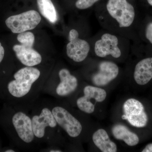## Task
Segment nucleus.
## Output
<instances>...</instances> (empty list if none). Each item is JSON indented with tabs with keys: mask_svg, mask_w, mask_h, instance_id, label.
I'll return each instance as SVG.
<instances>
[{
	"mask_svg": "<svg viewBox=\"0 0 152 152\" xmlns=\"http://www.w3.org/2000/svg\"><path fill=\"white\" fill-rule=\"evenodd\" d=\"M83 93V97L89 101L91 99H94L96 102H101L105 99L107 96V93L104 90L92 86L85 87Z\"/></svg>",
	"mask_w": 152,
	"mask_h": 152,
	"instance_id": "nucleus-17",
	"label": "nucleus"
},
{
	"mask_svg": "<svg viewBox=\"0 0 152 152\" xmlns=\"http://www.w3.org/2000/svg\"><path fill=\"white\" fill-rule=\"evenodd\" d=\"M92 139L96 146L102 152H117L116 145L110 140L107 133L104 130L99 129L96 131L93 134Z\"/></svg>",
	"mask_w": 152,
	"mask_h": 152,
	"instance_id": "nucleus-15",
	"label": "nucleus"
},
{
	"mask_svg": "<svg viewBox=\"0 0 152 152\" xmlns=\"http://www.w3.org/2000/svg\"><path fill=\"white\" fill-rule=\"evenodd\" d=\"M60 82L55 87L56 95L59 96L64 97L74 92L77 88L78 80L66 69L60 70L58 73Z\"/></svg>",
	"mask_w": 152,
	"mask_h": 152,
	"instance_id": "nucleus-12",
	"label": "nucleus"
},
{
	"mask_svg": "<svg viewBox=\"0 0 152 152\" xmlns=\"http://www.w3.org/2000/svg\"><path fill=\"white\" fill-rule=\"evenodd\" d=\"M79 33L75 29L69 33V42L66 46V53L69 58L76 62L84 61L89 53L91 47L86 41L79 38Z\"/></svg>",
	"mask_w": 152,
	"mask_h": 152,
	"instance_id": "nucleus-9",
	"label": "nucleus"
},
{
	"mask_svg": "<svg viewBox=\"0 0 152 152\" xmlns=\"http://www.w3.org/2000/svg\"><path fill=\"white\" fill-rule=\"evenodd\" d=\"M4 49L0 42V63L1 62L4 56Z\"/></svg>",
	"mask_w": 152,
	"mask_h": 152,
	"instance_id": "nucleus-20",
	"label": "nucleus"
},
{
	"mask_svg": "<svg viewBox=\"0 0 152 152\" xmlns=\"http://www.w3.org/2000/svg\"><path fill=\"white\" fill-rule=\"evenodd\" d=\"M37 3L42 15L52 23H56L58 20V16L51 0H37Z\"/></svg>",
	"mask_w": 152,
	"mask_h": 152,
	"instance_id": "nucleus-16",
	"label": "nucleus"
},
{
	"mask_svg": "<svg viewBox=\"0 0 152 152\" xmlns=\"http://www.w3.org/2000/svg\"><path fill=\"white\" fill-rule=\"evenodd\" d=\"M99 0H77L75 6L80 10H86L89 8Z\"/></svg>",
	"mask_w": 152,
	"mask_h": 152,
	"instance_id": "nucleus-18",
	"label": "nucleus"
},
{
	"mask_svg": "<svg viewBox=\"0 0 152 152\" xmlns=\"http://www.w3.org/2000/svg\"><path fill=\"white\" fill-rule=\"evenodd\" d=\"M119 72L118 67L115 63L103 61L99 64V70L93 75L92 81L96 86H106L117 77Z\"/></svg>",
	"mask_w": 152,
	"mask_h": 152,
	"instance_id": "nucleus-11",
	"label": "nucleus"
},
{
	"mask_svg": "<svg viewBox=\"0 0 152 152\" xmlns=\"http://www.w3.org/2000/svg\"><path fill=\"white\" fill-rule=\"evenodd\" d=\"M112 132L115 138L124 141L128 145L134 146L138 144V136L130 131L124 125L121 124L115 125L112 128Z\"/></svg>",
	"mask_w": 152,
	"mask_h": 152,
	"instance_id": "nucleus-14",
	"label": "nucleus"
},
{
	"mask_svg": "<svg viewBox=\"0 0 152 152\" xmlns=\"http://www.w3.org/2000/svg\"><path fill=\"white\" fill-rule=\"evenodd\" d=\"M134 77L136 83L141 86L150 82L152 79V58L144 59L137 64Z\"/></svg>",
	"mask_w": 152,
	"mask_h": 152,
	"instance_id": "nucleus-13",
	"label": "nucleus"
},
{
	"mask_svg": "<svg viewBox=\"0 0 152 152\" xmlns=\"http://www.w3.org/2000/svg\"><path fill=\"white\" fill-rule=\"evenodd\" d=\"M145 35L147 39L152 44V22L147 25L145 31Z\"/></svg>",
	"mask_w": 152,
	"mask_h": 152,
	"instance_id": "nucleus-19",
	"label": "nucleus"
},
{
	"mask_svg": "<svg viewBox=\"0 0 152 152\" xmlns=\"http://www.w3.org/2000/svg\"><path fill=\"white\" fill-rule=\"evenodd\" d=\"M124 114L122 118L127 120L132 126L137 128L146 126L148 117L142 104L137 100L130 99L123 106Z\"/></svg>",
	"mask_w": 152,
	"mask_h": 152,
	"instance_id": "nucleus-8",
	"label": "nucleus"
},
{
	"mask_svg": "<svg viewBox=\"0 0 152 152\" xmlns=\"http://www.w3.org/2000/svg\"><path fill=\"white\" fill-rule=\"evenodd\" d=\"M33 132L37 138L45 137L47 128L55 129L58 126L51 109L43 107L31 116Z\"/></svg>",
	"mask_w": 152,
	"mask_h": 152,
	"instance_id": "nucleus-7",
	"label": "nucleus"
},
{
	"mask_svg": "<svg viewBox=\"0 0 152 152\" xmlns=\"http://www.w3.org/2000/svg\"><path fill=\"white\" fill-rule=\"evenodd\" d=\"M6 152H15V151H14V150H7V151H5Z\"/></svg>",
	"mask_w": 152,
	"mask_h": 152,
	"instance_id": "nucleus-24",
	"label": "nucleus"
},
{
	"mask_svg": "<svg viewBox=\"0 0 152 152\" xmlns=\"http://www.w3.org/2000/svg\"><path fill=\"white\" fill-rule=\"evenodd\" d=\"M12 123L23 143L30 144L34 142L35 137L33 132L31 116L23 111L17 112L13 116Z\"/></svg>",
	"mask_w": 152,
	"mask_h": 152,
	"instance_id": "nucleus-10",
	"label": "nucleus"
},
{
	"mask_svg": "<svg viewBox=\"0 0 152 152\" xmlns=\"http://www.w3.org/2000/svg\"><path fill=\"white\" fill-rule=\"evenodd\" d=\"M147 1L150 5L152 6V0H147Z\"/></svg>",
	"mask_w": 152,
	"mask_h": 152,
	"instance_id": "nucleus-23",
	"label": "nucleus"
},
{
	"mask_svg": "<svg viewBox=\"0 0 152 152\" xmlns=\"http://www.w3.org/2000/svg\"><path fill=\"white\" fill-rule=\"evenodd\" d=\"M41 20L39 14L32 10L9 17L5 23L12 32L20 34L35 28Z\"/></svg>",
	"mask_w": 152,
	"mask_h": 152,
	"instance_id": "nucleus-4",
	"label": "nucleus"
},
{
	"mask_svg": "<svg viewBox=\"0 0 152 152\" xmlns=\"http://www.w3.org/2000/svg\"><path fill=\"white\" fill-rule=\"evenodd\" d=\"M51 110L58 125L70 137H77L80 134L83 129L81 124L67 110L58 105L52 107Z\"/></svg>",
	"mask_w": 152,
	"mask_h": 152,
	"instance_id": "nucleus-6",
	"label": "nucleus"
},
{
	"mask_svg": "<svg viewBox=\"0 0 152 152\" xmlns=\"http://www.w3.org/2000/svg\"><path fill=\"white\" fill-rule=\"evenodd\" d=\"M17 39L21 45H14L13 50L18 59L26 66H34L39 64L42 61L41 55L33 48L35 37L31 32L20 33Z\"/></svg>",
	"mask_w": 152,
	"mask_h": 152,
	"instance_id": "nucleus-3",
	"label": "nucleus"
},
{
	"mask_svg": "<svg viewBox=\"0 0 152 152\" xmlns=\"http://www.w3.org/2000/svg\"><path fill=\"white\" fill-rule=\"evenodd\" d=\"M122 46L120 39L112 33H104L96 41L94 46L95 54L100 58L111 56L118 58L122 55Z\"/></svg>",
	"mask_w": 152,
	"mask_h": 152,
	"instance_id": "nucleus-5",
	"label": "nucleus"
},
{
	"mask_svg": "<svg viewBox=\"0 0 152 152\" xmlns=\"http://www.w3.org/2000/svg\"><path fill=\"white\" fill-rule=\"evenodd\" d=\"M142 152H152V143L147 145Z\"/></svg>",
	"mask_w": 152,
	"mask_h": 152,
	"instance_id": "nucleus-21",
	"label": "nucleus"
},
{
	"mask_svg": "<svg viewBox=\"0 0 152 152\" xmlns=\"http://www.w3.org/2000/svg\"><path fill=\"white\" fill-rule=\"evenodd\" d=\"M108 17L119 28L128 29L135 19V10L127 0H108L106 5Z\"/></svg>",
	"mask_w": 152,
	"mask_h": 152,
	"instance_id": "nucleus-2",
	"label": "nucleus"
},
{
	"mask_svg": "<svg viewBox=\"0 0 152 152\" xmlns=\"http://www.w3.org/2000/svg\"><path fill=\"white\" fill-rule=\"evenodd\" d=\"M40 76V71L34 66L20 69L14 74V80L8 84L9 93L14 97L23 100L37 86L35 84Z\"/></svg>",
	"mask_w": 152,
	"mask_h": 152,
	"instance_id": "nucleus-1",
	"label": "nucleus"
},
{
	"mask_svg": "<svg viewBox=\"0 0 152 152\" xmlns=\"http://www.w3.org/2000/svg\"><path fill=\"white\" fill-rule=\"evenodd\" d=\"M49 152H61V150L58 149H52L49 150Z\"/></svg>",
	"mask_w": 152,
	"mask_h": 152,
	"instance_id": "nucleus-22",
	"label": "nucleus"
}]
</instances>
